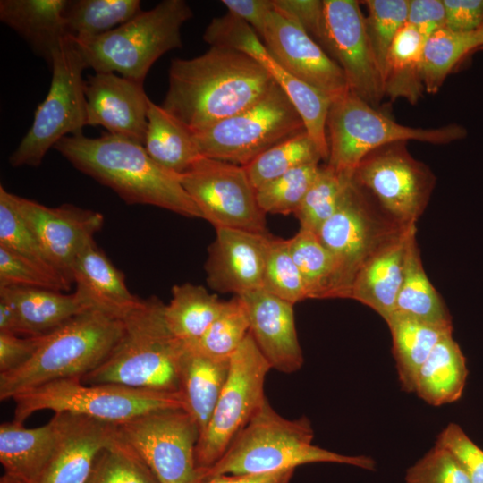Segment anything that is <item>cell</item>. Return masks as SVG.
<instances>
[{"mask_svg": "<svg viewBox=\"0 0 483 483\" xmlns=\"http://www.w3.org/2000/svg\"><path fill=\"white\" fill-rule=\"evenodd\" d=\"M467 134V129L458 123L436 128L398 123L349 90L334 99L328 111L326 165L336 172L352 175L363 157L383 145L408 140L444 145L463 140Z\"/></svg>", "mask_w": 483, "mask_h": 483, "instance_id": "cell-7", "label": "cell"}, {"mask_svg": "<svg viewBox=\"0 0 483 483\" xmlns=\"http://www.w3.org/2000/svg\"><path fill=\"white\" fill-rule=\"evenodd\" d=\"M203 39L212 47L242 52L256 60L267 52L255 30L229 12L211 20L204 30Z\"/></svg>", "mask_w": 483, "mask_h": 483, "instance_id": "cell-47", "label": "cell"}, {"mask_svg": "<svg viewBox=\"0 0 483 483\" xmlns=\"http://www.w3.org/2000/svg\"><path fill=\"white\" fill-rule=\"evenodd\" d=\"M477 49H483L482 28L470 32L443 28L428 37L422 53L425 91L436 94L457 63Z\"/></svg>", "mask_w": 483, "mask_h": 483, "instance_id": "cell-37", "label": "cell"}, {"mask_svg": "<svg viewBox=\"0 0 483 483\" xmlns=\"http://www.w3.org/2000/svg\"><path fill=\"white\" fill-rule=\"evenodd\" d=\"M141 11L139 0H67L64 28L72 40L89 39L118 28Z\"/></svg>", "mask_w": 483, "mask_h": 483, "instance_id": "cell-36", "label": "cell"}, {"mask_svg": "<svg viewBox=\"0 0 483 483\" xmlns=\"http://www.w3.org/2000/svg\"><path fill=\"white\" fill-rule=\"evenodd\" d=\"M367 35L382 75L390 47L398 31L407 23L409 0L360 1Z\"/></svg>", "mask_w": 483, "mask_h": 483, "instance_id": "cell-45", "label": "cell"}, {"mask_svg": "<svg viewBox=\"0 0 483 483\" xmlns=\"http://www.w3.org/2000/svg\"><path fill=\"white\" fill-rule=\"evenodd\" d=\"M467 376L465 357L449 334L436 344L420 368L414 393L434 406L451 403L461 398Z\"/></svg>", "mask_w": 483, "mask_h": 483, "instance_id": "cell-30", "label": "cell"}, {"mask_svg": "<svg viewBox=\"0 0 483 483\" xmlns=\"http://www.w3.org/2000/svg\"><path fill=\"white\" fill-rule=\"evenodd\" d=\"M436 445L451 453L471 483H483V450L459 425L450 423L439 434Z\"/></svg>", "mask_w": 483, "mask_h": 483, "instance_id": "cell-50", "label": "cell"}, {"mask_svg": "<svg viewBox=\"0 0 483 483\" xmlns=\"http://www.w3.org/2000/svg\"><path fill=\"white\" fill-rule=\"evenodd\" d=\"M71 284L35 262L0 246V288L21 287L69 291Z\"/></svg>", "mask_w": 483, "mask_h": 483, "instance_id": "cell-48", "label": "cell"}, {"mask_svg": "<svg viewBox=\"0 0 483 483\" xmlns=\"http://www.w3.org/2000/svg\"><path fill=\"white\" fill-rule=\"evenodd\" d=\"M303 131L300 114L275 82L251 106L192 133L201 156L245 166L273 146Z\"/></svg>", "mask_w": 483, "mask_h": 483, "instance_id": "cell-10", "label": "cell"}, {"mask_svg": "<svg viewBox=\"0 0 483 483\" xmlns=\"http://www.w3.org/2000/svg\"><path fill=\"white\" fill-rule=\"evenodd\" d=\"M47 95L33 123L9 157L13 167L38 166L47 151L66 136L82 133L87 125V100L82 72L86 68L71 38L53 53Z\"/></svg>", "mask_w": 483, "mask_h": 483, "instance_id": "cell-9", "label": "cell"}, {"mask_svg": "<svg viewBox=\"0 0 483 483\" xmlns=\"http://www.w3.org/2000/svg\"><path fill=\"white\" fill-rule=\"evenodd\" d=\"M323 2L326 54L343 70L350 91L378 108L385 97L383 75L367 35L360 2Z\"/></svg>", "mask_w": 483, "mask_h": 483, "instance_id": "cell-16", "label": "cell"}, {"mask_svg": "<svg viewBox=\"0 0 483 483\" xmlns=\"http://www.w3.org/2000/svg\"><path fill=\"white\" fill-rule=\"evenodd\" d=\"M319 163L296 167L257 189L260 208L270 214H295L315 181Z\"/></svg>", "mask_w": 483, "mask_h": 483, "instance_id": "cell-44", "label": "cell"}, {"mask_svg": "<svg viewBox=\"0 0 483 483\" xmlns=\"http://www.w3.org/2000/svg\"><path fill=\"white\" fill-rule=\"evenodd\" d=\"M45 335L22 336L0 332V374L15 370L27 363L41 345Z\"/></svg>", "mask_w": 483, "mask_h": 483, "instance_id": "cell-52", "label": "cell"}, {"mask_svg": "<svg viewBox=\"0 0 483 483\" xmlns=\"http://www.w3.org/2000/svg\"><path fill=\"white\" fill-rule=\"evenodd\" d=\"M352 180L375 197L383 213L403 225L416 224L436 185L435 174L411 156L407 141L369 152L355 168Z\"/></svg>", "mask_w": 483, "mask_h": 483, "instance_id": "cell-13", "label": "cell"}, {"mask_svg": "<svg viewBox=\"0 0 483 483\" xmlns=\"http://www.w3.org/2000/svg\"><path fill=\"white\" fill-rule=\"evenodd\" d=\"M229 368L230 359L212 357L185 344L178 371L179 393L199 434L212 415Z\"/></svg>", "mask_w": 483, "mask_h": 483, "instance_id": "cell-27", "label": "cell"}, {"mask_svg": "<svg viewBox=\"0 0 483 483\" xmlns=\"http://www.w3.org/2000/svg\"><path fill=\"white\" fill-rule=\"evenodd\" d=\"M321 160L318 146L307 131H303L273 146L244 168L257 190L296 167Z\"/></svg>", "mask_w": 483, "mask_h": 483, "instance_id": "cell-39", "label": "cell"}, {"mask_svg": "<svg viewBox=\"0 0 483 483\" xmlns=\"http://www.w3.org/2000/svg\"><path fill=\"white\" fill-rule=\"evenodd\" d=\"M274 6L306 31L325 51L326 26L320 0H273Z\"/></svg>", "mask_w": 483, "mask_h": 483, "instance_id": "cell-51", "label": "cell"}, {"mask_svg": "<svg viewBox=\"0 0 483 483\" xmlns=\"http://www.w3.org/2000/svg\"><path fill=\"white\" fill-rule=\"evenodd\" d=\"M261 38L267 52L279 65L332 100L350 90L337 63L304 30L275 6L267 18Z\"/></svg>", "mask_w": 483, "mask_h": 483, "instance_id": "cell-18", "label": "cell"}, {"mask_svg": "<svg viewBox=\"0 0 483 483\" xmlns=\"http://www.w3.org/2000/svg\"><path fill=\"white\" fill-rule=\"evenodd\" d=\"M275 83L253 57L210 47L199 56L172 60L161 106L194 133L251 106Z\"/></svg>", "mask_w": 483, "mask_h": 483, "instance_id": "cell-1", "label": "cell"}, {"mask_svg": "<svg viewBox=\"0 0 483 483\" xmlns=\"http://www.w3.org/2000/svg\"><path fill=\"white\" fill-rule=\"evenodd\" d=\"M178 177L202 219L215 228L267 233L266 214L244 166L202 156Z\"/></svg>", "mask_w": 483, "mask_h": 483, "instance_id": "cell-14", "label": "cell"}, {"mask_svg": "<svg viewBox=\"0 0 483 483\" xmlns=\"http://www.w3.org/2000/svg\"><path fill=\"white\" fill-rule=\"evenodd\" d=\"M385 321L391 331L401 386L407 393L415 392L420 368L436 344L452 334L453 327L434 326L397 312Z\"/></svg>", "mask_w": 483, "mask_h": 483, "instance_id": "cell-31", "label": "cell"}, {"mask_svg": "<svg viewBox=\"0 0 483 483\" xmlns=\"http://www.w3.org/2000/svg\"><path fill=\"white\" fill-rule=\"evenodd\" d=\"M55 414L57 445L36 483H89L97 457L115 436L117 425L69 412Z\"/></svg>", "mask_w": 483, "mask_h": 483, "instance_id": "cell-21", "label": "cell"}, {"mask_svg": "<svg viewBox=\"0 0 483 483\" xmlns=\"http://www.w3.org/2000/svg\"><path fill=\"white\" fill-rule=\"evenodd\" d=\"M0 483H25V482L13 476L4 473L0 479Z\"/></svg>", "mask_w": 483, "mask_h": 483, "instance_id": "cell-58", "label": "cell"}, {"mask_svg": "<svg viewBox=\"0 0 483 483\" xmlns=\"http://www.w3.org/2000/svg\"><path fill=\"white\" fill-rule=\"evenodd\" d=\"M123 330L122 319L86 310L47 334L33 357L0 374V400L64 378L82 377L111 353Z\"/></svg>", "mask_w": 483, "mask_h": 483, "instance_id": "cell-5", "label": "cell"}, {"mask_svg": "<svg viewBox=\"0 0 483 483\" xmlns=\"http://www.w3.org/2000/svg\"><path fill=\"white\" fill-rule=\"evenodd\" d=\"M250 332V323L242 299L234 295L225 305L205 334L187 344L216 358L230 359Z\"/></svg>", "mask_w": 483, "mask_h": 483, "instance_id": "cell-42", "label": "cell"}, {"mask_svg": "<svg viewBox=\"0 0 483 483\" xmlns=\"http://www.w3.org/2000/svg\"><path fill=\"white\" fill-rule=\"evenodd\" d=\"M289 240L292 257L301 275L308 299L335 298V264L314 233L300 229Z\"/></svg>", "mask_w": 483, "mask_h": 483, "instance_id": "cell-38", "label": "cell"}, {"mask_svg": "<svg viewBox=\"0 0 483 483\" xmlns=\"http://www.w3.org/2000/svg\"><path fill=\"white\" fill-rule=\"evenodd\" d=\"M442 327H453L451 316L423 267L416 233L411 237L394 311Z\"/></svg>", "mask_w": 483, "mask_h": 483, "instance_id": "cell-34", "label": "cell"}, {"mask_svg": "<svg viewBox=\"0 0 483 483\" xmlns=\"http://www.w3.org/2000/svg\"><path fill=\"white\" fill-rule=\"evenodd\" d=\"M164 307L155 296L141 299L122 319L123 335L111 353L81 382L179 393L178 371L185 344L168 328Z\"/></svg>", "mask_w": 483, "mask_h": 483, "instance_id": "cell-3", "label": "cell"}, {"mask_svg": "<svg viewBox=\"0 0 483 483\" xmlns=\"http://www.w3.org/2000/svg\"><path fill=\"white\" fill-rule=\"evenodd\" d=\"M72 279L75 295L88 310H97L123 319L141 301V298L131 292L123 274L94 241L77 256Z\"/></svg>", "mask_w": 483, "mask_h": 483, "instance_id": "cell-24", "label": "cell"}, {"mask_svg": "<svg viewBox=\"0 0 483 483\" xmlns=\"http://www.w3.org/2000/svg\"><path fill=\"white\" fill-rule=\"evenodd\" d=\"M407 22L425 38L445 26L443 0H409Z\"/></svg>", "mask_w": 483, "mask_h": 483, "instance_id": "cell-54", "label": "cell"}, {"mask_svg": "<svg viewBox=\"0 0 483 483\" xmlns=\"http://www.w3.org/2000/svg\"><path fill=\"white\" fill-rule=\"evenodd\" d=\"M17 204L52 267L72 284L73 263L102 228L103 215L71 204L47 207L20 196Z\"/></svg>", "mask_w": 483, "mask_h": 483, "instance_id": "cell-17", "label": "cell"}, {"mask_svg": "<svg viewBox=\"0 0 483 483\" xmlns=\"http://www.w3.org/2000/svg\"><path fill=\"white\" fill-rule=\"evenodd\" d=\"M425 38L408 22L396 34L388 51L383 73L385 97L403 98L416 105L425 87L422 53Z\"/></svg>", "mask_w": 483, "mask_h": 483, "instance_id": "cell-32", "label": "cell"}, {"mask_svg": "<svg viewBox=\"0 0 483 483\" xmlns=\"http://www.w3.org/2000/svg\"><path fill=\"white\" fill-rule=\"evenodd\" d=\"M0 297L14 307L19 322V335L39 336L55 330L75 316L88 310L75 293L40 289L0 288Z\"/></svg>", "mask_w": 483, "mask_h": 483, "instance_id": "cell-28", "label": "cell"}, {"mask_svg": "<svg viewBox=\"0 0 483 483\" xmlns=\"http://www.w3.org/2000/svg\"><path fill=\"white\" fill-rule=\"evenodd\" d=\"M352 175L336 172L327 165L318 174L295 212L300 229L317 234L338 209Z\"/></svg>", "mask_w": 483, "mask_h": 483, "instance_id": "cell-40", "label": "cell"}, {"mask_svg": "<svg viewBox=\"0 0 483 483\" xmlns=\"http://www.w3.org/2000/svg\"><path fill=\"white\" fill-rule=\"evenodd\" d=\"M14 420L23 423L33 413L50 410L120 425L144 414L184 409L180 393L132 388L117 384L87 385L80 377L55 380L14 395Z\"/></svg>", "mask_w": 483, "mask_h": 483, "instance_id": "cell-8", "label": "cell"}, {"mask_svg": "<svg viewBox=\"0 0 483 483\" xmlns=\"http://www.w3.org/2000/svg\"><path fill=\"white\" fill-rule=\"evenodd\" d=\"M257 61L265 66L284 90L300 114L307 133L318 146L323 160L326 162L328 158L326 119L333 100L319 89L289 73L268 52Z\"/></svg>", "mask_w": 483, "mask_h": 483, "instance_id": "cell-35", "label": "cell"}, {"mask_svg": "<svg viewBox=\"0 0 483 483\" xmlns=\"http://www.w3.org/2000/svg\"><path fill=\"white\" fill-rule=\"evenodd\" d=\"M205 265L207 282L220 292L239 296L261 289L270 241L268 233L216 228Z\"/></svg>", "mask_w": 483, "mask_h": 483, "instance_id": "cell-19", "label": "cell"}, {"mask_svg": "<svg viewBox=\"0 0 483 483\" xmlns=\"http://www.w3.org/2000/svg\"><path fill=\"white\" fill-rule=\"evenodd\" d=\"M307 417L284 418L267 399L218 462L199 477L268 473L314 462L343 463L365 470L375 467L369 457L340 454L315 445Z\"/></svg>", "mask_w": 483, "mask_h": 483, "instance_id": "cell-4", "label": "cell"}, {"mask_svg": "<svg viewBox=\"0 0 483 483\" xmlns=\"http://www.w3.org/2000/svg\"><path fill=\"white\" fill-rule=\"evenodd\" d=\"M89 483H160L135 450L117 433L97 457Z\"/></svg>", "mask_w": 483, "mask_h": 483, "instance_id": "cell-41", "label": "cell"}, {"mask_svg": "<svg viewBox=\"0 0 483 483\" xmlns=\"http://www.w3.org/2000/svg\"><path fill=\"white\" fill-rule=\"evenodd\" d=\"M66 4L67 0H1L0 20L50 66L54 51L69 38L64 21Z\"/></svg>", "mask_w": 483, "mask_h": 483, "instance_id": "cell-26", "label": "cell"}, {"mask_svg": "<svg viewBox=\"0 0 483 483\" xmlns=\"http://www.w3.org/2000/svg\"><path fill=\"white\" fill-rule=\"evenodd\" d=\"M294 470L258 474H221L200 476L198 483H289Z\"/></svg>", "mask_w": 483, "mask_h": 483, "instance_id": "cell-56", "label": "cell"}, {"mask_svg": "<svg viewBox=\"0 0 483 483\" xmlns=\"http://www.w3.org/2000/svg\"><path fill=\"white\" fill-rule=\"evenodd\" d=\"M59 420L27 428L16 420L0 426V462L4 473L25 483H36L57 445Z\"/></svg>", "mask_w": 483, "mask_h": 483, "instance_id": "cell-25", "label": "cell"}, {"mask_svg": "<svg viewBox=\"0 0 483 483\" xmlns=\"http://www.w3.org/2000/svg\"><path fill=\"white\" fill-rule=\"evenodd\" d=\"M445 10V28L470 32L483 25V0H443Z\"/></svg>", "mask_w": 483, "mask_h": 483, "instance_id": "cell-53", "label": "cell"}, {"mask_svg": "<svg viewBox=\"0 0 483 483\" xmlns=\"http://www.w3.org/2000/svg\"><path fill=\"white\" fill-rule=\"evenodd\" d=\"M225 301L199 284L185 283L172 288L164 315L172 334L185 344L197 342L222 310Z\"/></svg>", "mask_w": 483, "mask_h": 483, "instance_id": "cell-33", "label": "cell"}, {"mask_svg": "<svg viewBox=\"0 0 483 483\" xmlns=\"http://www.w3.org/2000/svg\"><path fill=\"white\" fill-rule=\"evenodd\" d=\"M87 125L144 144L149 98L143 83L114 72H95L85 80Z\"/></svg>", "mask_w": 483, "mask_h": 483, "instance_id": "cell-20", "label": "cell"}, {"mask_svg": "<svg viewBox=\"0 0 483 483\" xmlns=\"http://www.w3.org/2000/svg\"><path fill=\"white\" fill-rule=\"evenodd\" d=\"M0 332L19 335V322L13 305L0 297Z\"/></svg>", "mask_w": 483, "mask_h": 483, "instance_id": "cell-57", "label": "cell"}, {"mask_svg": "<svg viewBox=\"0 0 483 483\" xmlns=\"http://www.w3.org/2000/svg\"><path fill=\"white\" fill-rule=\"evenodd\" d=\"M143 146L157 165L177 175L186 172L202 157L193 133L161 105L151 100Z\"/></svg>", "mask_w": 483, "mask_h": 483, "instance_id": "cell-29", "label": "cell"}, {"mask_svg": "<svg viewBox=\"0 0 483 483\" xmlns=\"http://www.w3.org/2000/svg\"><path fill=\"white\" fill-rule=\"evenodd\" d=\"M262 290L292 304L308 299L289 240L272 237L263 274Z\"/></svg>", "mask_w": 483, "mask_h": 483, "instance_id": "cell-46", "label": "cell"}, {"mask_svg": "<svg viewBox=\"0 0 483 483\" xmlns=\"http://www.w3.org/2000/svg\"><path fill=\"white\" fill-rule=\"evenodd\" d=\"M481 28L483 29V25H482V27H481Z\"/></svg>", "mask_w": 483, "mask_h": 483, "instance_id": "cell-59", "label": "cell"}, {"mask_svg": "<svg viewBox=\"0 0 483 483\" xmlns=\"http://www.w3.org/2000/svg\"><path fill=\"white\" fill-rule=\"evenodd\" d=\"M117 430L160 483H198L199 429L184 409L152 411L117 425Z\"/></svg>", "mask_w": 483, "mask_h": 483, "instance_id": "cell-15", "label": "cell"}, {"mask_svg": "<svg viewBox=\"0 0 483 483\" xmlns=\"http://www.w3.org/2000/svg\"><path fill=\"white\" fill-rule=\"evenodd\" d=\"M249 318L250 334L271 369L291 374L303 364L293 304L262 289L239 295Z\"/></svg>", "mask_w": 483, "mask_h": 483, "instance_id": "cell-22", "label": "cell"}, {"mask_svg": "<svg viewBox=\"0 0 483 483\" xmlns=\"http://www.w3.org/2000/svg\"><path fill=\"white\" fill-rule=\"evenodd\" d=\"M0 246L64 279L52 267L35 234L22 217L18 208L17 195L9 192L2 185L0 186Z\"/></svg>", "mask_w": 483, "mask_h": 483, "instance_id": "cell-43", "label": "cell"}, {"mask_svg": "<svg viewBox=\"0 0 483 483\" xmlns=\"http://www.w3.org/2000/svg\"><path fill=\"white\" fill-rule=\"evenodd\" d=\"M76 169L112 189L131 205H150L202 218L177 174L157 165L144 146L111 134L66 136L54 147Z\"/></svg>", "mask_w": 483, "mask_h": 483, "instance_id": "cell-2", "label": "cell"}, {"mask_svg": "<svg viewBox=\"0 0 483 483\" xmlns=\"http://www.w3.org/2000/svg\"><path fill=\"white\" fill-rule=\"evenodd\" d=\"M191 17L186 1L165 0L106 34L72 41L86 68L143 83L159 57L182 47L181 29Z\"/></svg>", "mask_w": 483, "mask_h": 483, "instance_id": "cell-6", "label": "cell"}, {"mask_svg": "<svg viewBox=\"0 0 483 483\" xmlns=\"http://www.w3.org/2000/svg\"><path fill=\"white\" fill-rule=\"evenodd\" d=\"M406 483H471L455 459L435 445L407 470Z\"/></svg>", "mask_w": 483, "mask_h": 483, "instance_id": "cell-49", "label": "cell"}, {"mask_svg": "<svg viewBox=\"0 0 483 483\" xmlns=\"http://www.w3.org/2000/svg\"><path fill=\"white\" fill-rule=\"evenodd\" d=\"M416 225L404 226L383 243L358 271L349 298L374 309L385 320L394 311L408 247Z\"/></svg>", "mask_w": 483, "mask_h": 483, "instance_id": "cell-23", "label": "cell"}, {"mask_svg": "<svg viewBox=\"0 0 483 483\" xmlns=\"http://www.w3.org/2000/svg\"><path fill=\"white\" fill-rule=\"evenodd\" d=\"M404 226L379 213L352 180L338 209L317 233L335 264V298H349L364 262Z\"/></svg>", "mask_w": 483, "mask_h": 483, "instance_id": "cell-12", "label": "cell"}, {"mask_svg": "<svg viewBox=\"0 0 483 483\" xmlns=\"http://www.w3.org/2000/svg\"><path fill=\"white\" fill-rule=\"evenodd\" d=\"M228 12L250 25L262 37L266 21L274 9L273 0H223Z\"/></svg>", "mask_w": 483, "mask_h": 483, "instance_id": "cell-55", "label": "cell"}, {"mask_svg": "<svg viewBox=\"0 0 483 483\" xmlns=\"http://www.w3.org/2000/svg\"><path fill=\"white\" fill-rule=\"evenodd\" d=\"M271 369L248 334L230 358L227 379L212 415L199 434L195 456L199 472L211 468L261 408L266 376Z\"/></svg>", "mask_w": 483, "mask_h": 483, "instance_id": "cell-11", "label": "cell"}]
</instances>
